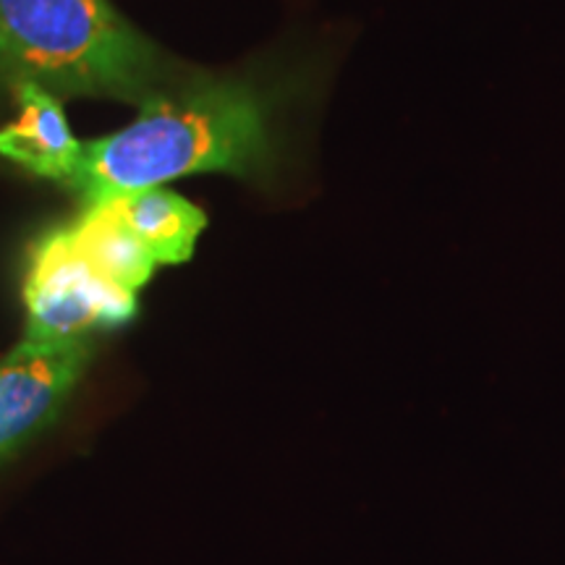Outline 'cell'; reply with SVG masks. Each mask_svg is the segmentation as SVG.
<instances>
[{
    "instance_id": "obj_1",
    "label": "cell",
    "mask_w": 565,
    "mask_h": 565,
    "mask_svg": "<svg viewBox=\"0 0 565 565\" xmlns=\"http://www.w3.org/2000/svg\"><path fill=\"white\" fill-rule=\"evenodd\" d=\"M275 105V92L254 79L173 82L124 131L82 141L61 186L89 207L192 173L267 179L278 166Z\"/></svg>"
},
{
    "instance_id": "obj_2",
    "label": "cell",
    "mask_w": 565,
    "mask_h": 565,
    "mask_svg": "<svg viewBox=\"0 0 565 565\" xmlns=\"http://www.w3.org/2000/svg\"><path fill=\"white\" fill-rule=\"evenodd\" d=\"M0 82L137 105L173 84L108 0H0Z\"/></svg>"
},
{
    "instance_id": "obj_3",
    "label": "cell",
    "mask_w": 565,
    "mask_h": 565,
    "mask_svg": "<svg viewBox=\"0 0 565 565\" xmlns=\"http://www.w3.org/2000/svg\"><path fill=\"white\" fill-rule=\"evenodd\" d=\"M26 341H68L118 328L137 312V294L103 278L71 242L68 225L47 233L24 280Z\"/></svg>"
},
{
    "instance_id": "obj_4",
    "label": "cell",
    "mask_w": 565,
    "mask_h": 565,
    "mask_svg": "<svg viewBox=\"0 0 565 565\" xmlns=\"http://www.w3.org/2000/svg\"><path fill=\"white\" fill-rule=\"evenodd\" d=\"M92 356L84 338L21 341L0 359V463L51 427Z\"/></svg>"
},
{
    "instance_id": "obj_5",
    "label": "cell",
    "mask_w": 565,
    "mask_h": 565,
    "mask_svg": "<svg viewBox=\"0 0 565 565\" xmlns=\"http://www.w3.org/2000/svg\"><path fill=\"white\" fill-rule=\"evenodd\" d=\"M17 97L21 116L0 131V154L42 179L61 183L79 158L82 141L74 139L66 116L51 92L19 84Z\"/></svg>"
},
{
    "instance_id": "obj_6",
    "label": "cell",
    "mask_w": 565,
    "mask_h": 565,
    "mask_svg": "<svg viewBox=\"0 0 565 565\" xmlns=\"http://www.w3.org/2000/svg\"><path fill=\"white\" fill-rule=\"evenodd\" d=\"M124 223L137 233L158 265H181L192 257L196 238L207 225L200 207L168 189H141L110 200Z\"/></svg>"
},
{
    "instance_id": "obj_7",
    "label": "cell",
    "mask_w": 565,
    "mask_h": 565,
    "mask_svg": "<svg viewBox=\"0 0 565 565\" xmlns=\"http://www.w3.org/2000/svg\"><path fill=\"white\" fill-rule=\"evenodd\" d=\"M71 242L103 278L137 294L152 278L154 257L124 223L113 202L89 204L68 225Z\"/></svg>"
}]
</instances>
